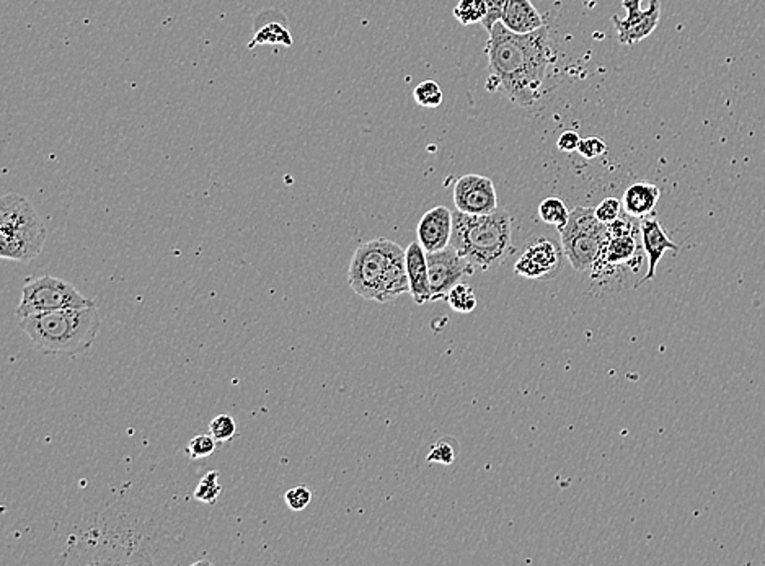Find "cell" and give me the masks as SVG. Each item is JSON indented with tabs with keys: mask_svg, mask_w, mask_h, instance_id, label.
<instances>
[{
	"mask_svg": "<svg viewBox=\"0 0 765 566\" xmlns=\"http://www.w3.org/2000/svg\"><path fill=\"white\" fill-rule=\"evenodd\" d=\"M486 89L503 91L509 101L521 109H531L541 99L542 85L550 64L555 59L549 28L519 35L498 22L488 33Z\"/></svg>",
	"mask_w": 765,
	"mask_h": 566,
	"instance_id": "6da1fadb",
	"label": "cell"
},
{
	"mask_svg": "<svg viewBox=\"0 0 765 566\" xmlns=\"http://www.w3.org/2000/svg\"><path fill=\"white\" fill-rule=\"evenodd\" d=\"M350 288L366 300L388 304L410 291L405 250L388 239L362 243L348 270Z\"/></svg>",
	"mask_w": 765,
	"mask_h": 566,
	"instance_id": "7a4b0ae2",
	"label": "cell"
},
{
	"mask_svg": "<svg viewBox=\"0 0 765 566\" xmlns=\"http://www.w3.org/2000/svg\"><path fill=\"white\" fill-rule=\"evenodd\" d=\"M20 327L39 353L77 356L91 350L99 335L101 318L97 306L63 309L20 318Z\"/></svg>",
	"mask_w": 765,
	"mask_h": 566,
	"instance_id": "3957f363",
	"label": "cell"
},
{
	"mask_svg": "<svg viewBox=\"0 0 765 566\" xmlns=\"http://www.w3.org/2000/svg\"><path fill=\"white\" fill-rule=\"evenodd\" d=\"M454 229L450 247L475 271L493 270L511 253L513 219L501 207L485 216L452 211Z\"/></svg>",
	"mask_w": 765,
	"mask_h": 566,
	"instance_id": "277c9868",
	"label": "cell"
},
{
	"mask_svg": "<svg viewBox=\"0 0 765 566\" xmlns=\"http://www.w3.org/2000/svg\"><path fill=\"white\" fill-rule=\"evenodd\" d=\"M45 242V224L27 198L12 193L0 199V257L4 260H33L43 252Z\"/></svg>",
	"mask_w": 765,
	"mask_h": 566,
	"instance_id": "5b68a950",
	"label": "cell"
},
{
	"mask_svg": "<svg viewBox=\"0 0 765 566\" xmlns=\"http://www.w3.org/2000/svg\"><path fill=\"white\" fill-rule=\"evenodd\" d=\"M641 234L639 222L630 216H622L613 224L607 225V239L603 252L599 253L591 274L595 281H609L613 276H622L623 271H637L641 265Z\"/></svg>",
	"mask_w": 765,
	"mask_h": 566,
	"instance_id": "8992f818",
	"label": "cell"
},
{
	"mask_svg": "<svg viewBox=\"0 0 765 566\" xmlns=\"http://www.w3.org/2000/svg\"><path fill=\"white\" fill-rule=\"evenodd\" d=\"M559 232L569 265L577 271L591 270L607 239V225L595 217V209L575 207L567 225Z\"/></svg>",
	"mask_w": 765,
	"mask_h": 566,
	"instance_id": "52a82bcc",
	"label": "cell"
},
{
	"mask_svg": "<svg viewBox=\"0 0 765 566\" xmlns=\"http://www.w3.org/2000/svg\"><path fill=\"white\" fill-rule=\"evenodd\" d=\"M91 306L97 304L79 292L71 283L45 274L25 281L22 288V299L17 307V317L27 318L63 309H83Z\"/></svg>",
	"mask_w": 765,
	"mask_h": 566,
	"instance_id": "ba28073f",
	"label": "cell"
},
{
	"mask_svg": "<svg viewBox=\"0 0 765 566\" xmlns=\"http://www.w3.org/2000/svg\"><path fill=\"white\" fill-rule=\"evenodd\" d=\"M563 248L545 235H535L526 243L514 263V273L526 279L555 278L563 265Z\"/></svg>",
	"mask_w": 765,
	"mask_h": 566,
	"instance_id": "9c48e42d",
	"label": "cell"
},
{
	"mask_svg": "<svg viewBox=\"0 0 765 566\" xmlns=\"http://www.w3.org/2000/svg\"><path fill=\"white\" fill-rule=\"evenodd\" d=\"M430 284H431V300H446L450 289L459 284L460 279L474 274L475 268L456 252L454 247H448L441 252L426 253Z\"/></svg>",
	"mask_w": 765,
	"mask_h": 566,
	"instance_id": "30bf717a",
	"label": "cell"
},
{
	"mask_svg": "<svg viewBox=\"0 0 765 566\" xmlns=\"http://www.w3.org/2000/svg\"><path fill=\"white\" fill-rule=\"evenodd\" d=\"M456 209L470 216H485L498 209V195L491 179L468 173L454 185Z\"/></svg>",
	"mask_w": 765,
	"mask_h": 566,
	"instance_id": "8fae6325",
	"label": "cell"
},
{
	"mask_svg": "<svg viewBox=\"0 0 765 566\" xmlns=\"http://www.w3.org/2000/svg\"><path fill=\"white\" fill-rule=\"evenodd\" d=\"M661 17V2L651 0L647 10L637 9L627 10V17H613V27L617 30V38L622 45L633 46L648 38L659 23Z\"/></svg>",
	"mask_w": 765,
	"mask_h": 566,
	"instance_id": "7c38bea8",
	"label": "cell"
},
{
	"mask_svg": "<svg viewBox=\"0 0 765 566\" xmlns=\"http://www.w3.org/2000/svg\"><path fill=\"white\" fill-rule=\"evenodd\" d=\"M452 229H454V216L449 207H432L418 222L416 227L418 242L426 253L441 252L450 245Z\"/></svg>",
	"mask_w": 765,
	"mask_h": 566,
	"instance_id": "4fadbf2b",
	"label": "cell"
},
{
	"mask_svg": "<svg viewBox=\"0 0 765 566\" xmlns=\"http://www.w3.org/2000/svg\"><path fill=\"white\" fill-rule=\"evenodd\" d=\"M639 234H641V243H643V250L648 258V271L639 281L637 286L653 281L656 276V268L661 258L665 257L667 250L679 252L681 247L677 243L671 240V237L665 232L661 222L655 217H645L639 219Z\"/></svg>",
	"mask_w": 765,
	"mask_h": 566,
	"instance_id": "5bb4252c",
	"label": "cell"
},
{
	"mask_svg": "<svg viewBox=\"0 0 765 566\" xmlns=\"http://www.w3.org/2000/svg\"><path fill=\"white\" fill-rule=\"evenodd\" d=\"M406 276L410 286V296L413 297L418 306L431 302V284H430V271L428 258L420 242H414L405 250Z\"/></svg>",
	"mask_w": 765,
	"mask_h": 566,
	"instance_id": "9a60e30c",
	"label": "cell"
},
{
	"mask_svg": "<svg viewBox=\"0 0 765 566\" xmlns=\"http://www.w3.org/2000/svg\"><path fill=\"white\" fill-rule=\"evenodd\" d=\"M501 23L513 33L526 35L545 27V20L531 0H508Z\"/></svg>",
	"mask_w": 765,
	"mask_h": 566,
	"instance_id": "2e32d148",
	"label": "cell"
},
{
	"mask_svg": "<svg viewBox=\"0 0 765 566\" xmlns=\"http://www.w3.org/2000/svg\"><path fill=\"white\" fill-rule=\"evenodd\" d=\"M659 198H661V191L656 185L639 181L625 189L622 205L627 216L633 219H645L655 213Z\"/></svg>",
	"mask_w": 765,
	"mask_h": 566,
	"instance_id": "e0dca14e",
	"label": "cell"
},
{
	"mask_svg": "<svg viewBox=\"0 0 765 566\" xmlns=\"http://www.w3.org/2000/svg\"><path fill=\"white\" fill-rule=\"evenodd\" d=\"M265 45H281L288 46V48L292 46V37L289 33V28L283 22L266 23L265 27L256 31V35L248 45V49Z\"/></svg>",
	"mask_w": 765,
	"mask_h": 566,
	"instance_id": "ac0fdd59",
	"label": "cell"
},
{
	"mask_svg": "<svg viewBox=\"0 0 765 566\" xmlns=\"http://www.w3.org/2000/svg\"><path fill=\"white\" fill-rule=\"evenodd\" d=\"M569 214L571 211H568L567 205L560 198L543 199L539 205V217L542 222L555 227L557 231L567 225Z\"/></svg>",
	"mask_w": 765,
	"mask_h": 566,
	"instance_id": "d6986e66",
	"label": "cell"
},
{
	"mask_svg": "<svg viewBox=\"0 0 765 566\" xmlns=\"http://www.w3.org/2000/svg\"><path fill=\"white\" fill-rule=\"evenodd\" d=\"M446 300H448L450 309L454 312H459V314H470L477 309V297H475L474 288L465 283H459L450 289Z\"/></svg>",
	"mask_w": 765,
	"mask_h": 566,
	"instance_id": "ffe728a7",
	"label": "cell"
},
{
	"mask_svg": "<svg viewBox=\"0 0 765 566\" xmlns=\"http://www.w3.org/2000/svg\"><path fill=\"white\" fill-rule=\"evenodd\" d=\"M485 2L483 0H459V4L454 9V17L462 25H474L482 23L486 17Z\"/></svg>",
	"mask_w": 765,
	"mask_h": 566,
	"instance_id": "44dd1931",
	"label": "cell"
},
{
	"mask_svg": "<svg viewBox=\"0 0 765 566\" xmlns=\"http://www.w3.org/2000/svg\"><path fill=\"white\" fill-rule=\"evenodd\" d=\"M413 99L422 109H434L441 107L444 95H442L441 87L438 82L424 81L416 85Z\"/></svg>",
	"mask_w": 765,
	"mask_h": 566,
	"instance_id": "7402d4cb",
	"label": "cell"
},
{
	"mask_svg": "<svg viewBox=\"0 0 765 566\" xmlns=\"http://www.w3.org/2000/svg\"><path fill=\"white\" fill-rule=\"evenodd\" d=\"M221 493H222V486L219 483V472L213 470L201 478V482L195 490V498L199 503L214 504Z\"/></svg>",
	"mask_w": 765,
	"mask_h": 566,
	"instance_id": "603a6c76",
	"label": "cell"
},
{
	"mask_svg": "<svg viewBox=\"0 0 765 566\" xmlns=\"http://www.w3.org/2000/svg\"><path fill=\"white\" fill-rule=\"evenodd\" d=\"M235 432H237V422L229 414H219L213 422H209V434L217 442H227V440H234Z\"/></svg>",
	"mask_w": 765,
	"mask_h": 566,
	"instance_id": "cb8c5ba5",
	"label": "cell"
},
{
	"mask_svg": "<svg viewBox=\"0 0 765 566\" xmlns=\"http://www.w3.org/2000/svg\"><path fill=\"white\" fill-rule=\"evenodd\" d=\"M216 442L217 440L211 434H199V436H195L193 440H189L187 454L193 460L209 457L216 450Z\"/></svg>",
	"mask_w": 765,
	"mask_h": 566,
	"instance_id": "d4e9b609",
	"label": "cell"
},
{
	"mask_svg": "<svg viewBox=\"0 0 765 566\" xmlns=\"http://www.w3.org/2000/svg\"><path fill=\"white\" fill-rule=\"evenodd\" d=\"M456 456H457V452H456V446L452 444V440H441L432 446L430 454H428V462L450 466V464H454Z\"/></svg>",
	"mask_w": 765,
	"mask_h": 566,
	"instance_id": "484cf974",
	"label": "cell"
},
{
	"mask_svg": "<svg viewBox=\"0 0 765 566\" xmlns=\"http://www.w3.org/2000/svg\"><path fill=\"white\" fill-rule=\"evenodd\" d=\"M622 209H623V205H622L621 199L605 198L595 207V217L603 224H613L617 219H621Z\"/></svg>",
	"mask_w": 765,
	"mask_h": 566,
	"instance_id": "4316f807",
	"label": "cell"
},
{
	"mask_svg": "<svg viewBox=\"0 0 765 566\" xmlns=\"http://www.w3.org/2000/svg\"><path fill=\"white\" fill-rule=\"evenodd\" d=\"M284 501L292 511H304L312 501V492L307 486H294L284 494Z\"/></svg>",
	"mask_w": 765,
	"mask_h": 566,
	"instance_id": "83f0119b",
	"label": "cell"
},
{
	"mask_svg": "<svg viewBox=\"0 0 765 566\" xmlns=\"http://www.w3.org/2000/svg\"><path fill=\"white\" fill-rule=\"evenodd\" d=\"M605 152H607V144L604 143L601 137H597V135H591V137L581 139L579 147H578V153L581 157H585V159H589V161L591 159H597V157H601Z\"/></svg>",
	"mask_w": 765,
	"mask_h": 566,
	"instance_id": "f1b7e54d",
	"label": "cell"
},
{
	"mask_svg": "<svg viewBox=\"0 0 765 566\" xmlns=\"http://www.w3.org/2000/svg\"><path fill=\"white\" fill-rule=\"evenodd\" d=\"M483 2H485L488 12H486V17L485 20L482 22V25H483L486 31L490 33V31H491V28L495 27L498 22H501L504 7H506V2H508V0H483Z\"/></svg>",
	"mask_w": 765,
	"mask_h": 566,
	"instance_id": "f546056e",
	"label": "cell"
},
{
	"mask_svg": "<svg viewBox=\"0 0 765 566\" xmlns=\"http://www.w3.org/2000/svg\"><path fill=\"white\" fill-rule=\"evenodd\" d=\"M579 143H581V137H579L578 133H575V131H565V133H561V135H560L557 147H559L560 152H578Z\"/></svg>",
	"mask_w": 765,
	"mask_h": 566,
	"instance_id": "4dcf8cb0",
	"label": "cell"
},
{
	"mask_svg": "<svg viewBox=\"0 0 765 566\" xmlns=\"http://www.w3.org/2000/svg\"><path fill=\"white\" fill-rule=\"evenodd\" d=\"M641 2L643 0H622V5H623V9L625 10L637 9V7L641 5Z\"/></svg>",
	"mask_w": 765,
	"mask_h": 566,
	"instance_id": "1f68e13d",
	"label": "cell"
}]
</instances>
